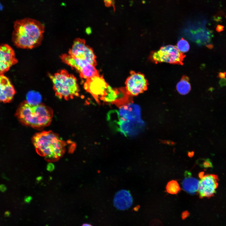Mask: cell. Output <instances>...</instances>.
I'll return each instance as SVG.
<instances>
[{
	"label": "cell",
	"instance_id": "1",
	"mask_svg": "<svg viewBox=\"0 0 226 226\" xmlns=\"http://www.w3.org/2000/svg\"><path fill=\"white\" fill-rule=\"evenodd\" d=\"M45 27L39 21L27 18L15 22L12 40L17 47L31 49L40 45L43 38Z\"/></svg>",
	"mask_w": 226,
	"mask_h": 226
},
{
	"label": "cell",
	"instance_id": "2",
	"mask_svg": "<svg viewBox=\"0 0 226 226\" xmlns=\"http://www.w3.org/2000/svg\"><path fill=\"white\" fill-rule=\"evenodd\" d=\"M32 142L37 153L48 161L57 160L65 151L66 143L51 131L35 134Z\"/></svg>",
	"mask_w": 226,
	"mask_h": 226
},
{
	"label": "cell",
	"instance_id": "3",
	"mask_svg": "<svg viewBox=\"0 0 226 226\" xmlns=\"http://www.w3.org/2000/svg\"><path fill=\"white\" fill-rule=\"evenodd\" d=\"M15 115L23 124L40 128L50 124L53 117V111L51 108L43 104L33 105L24 101L18 107Z\"/></svg>",
	"mask_w": 226,
	"mask_h": 226
},
{
	"label": "cell",
	"instance_id": "4",
	"mask_svg": "<svg viewBox=\"0 0 226 226\" xmlns=\"http://www.w3.org/2000/svg\"><path fill=\"white\" fill-rule=\"evenodd\" d=\"M115 112L118 130L126 136L136 135L141 121L138 106L130 102L120 107L118 111Z\"/></svg>",
	"mask_w": 226,
	"mask_h": 226
},
{
	"label": "cell",
	"instance_id": "5",
	"mask_svg": "<svg viewBox=\"0 0 226 226\" xmlns=\"http://www.w3.org/2000/svg\"><path fill=\"white\" fill-rule=\"evenodd\" d=\"M55 95L60 99L68 100L79 95V88L76 77L66 70L50 75Z\"/></svg>",
	"mask_w": 226,
	"mask_h": 226
},
{
	"label": "cell",
	"instance_id": "6",
	"mask_svg": "<svg viewBox=\"0 0 226 226\" xmlns=\"http://www.w3.org/2000/svg\"><path fill=\"white\" fill-rule=\"evenodd\" d=\"M185 56L186 55L180 52L176 46L168 45L161 47L158 51H152L149 58L155 64L165 62L183 65Z\"/></svg>",
	"mask_w": 226,
	"mask_h": 226
},
{
	"label": "cell",
	"instance_id": "7",
	"mask_svg": "<svg viewBox=\"0 0 226 226\" xmlns=\"http://www.w3.org/2000/svg\"><path fill=\"white\" fill-rule=\"evenodd\" d=\"M199 176L200 180L197 192L199 197L209 198L213 196L218 186V176L215 174H205L202 172L199 174Z\"/></svg>",
	"mask_w": 226,
	"mask_h": 226
},
{
	"label": "cell",
	"instance_id": "8",
	"mask_svg": "<svg viewBox=\"0 0 226 226\" xmlns=\"http://www.w3.org/2000/svg\"><path fill=\"white\" fill-rule=\"evenodd\" d=\"M68 54L76 58L86 61L95 65L96 58L92 49L86 44L83 39H76L73 41Z\"/></svg>",
	"mask_w": 226,
	"mask_h": 226
},
{
	"label": "cell",
	"instance_id": "9",
	"mask_svg": "<svg viewBox=\"0 0 226 226\" xmlns=\"http://www.w3.org/2000/svg\"><path fill=\"white\" fill-rule=\"evenodd\" d=\"M125 84L127 94L136 96L147 90L148 83L143 74L132 72L126 79Z\"/></svg>",
	"mask_w": 226,
	"mask_h": 226
},
{
	"label": "cell",
	"instance_id": "10",
	"mask_svg": "<svg viewBox=\"0 0 226 226\" xmlns=\"http://www.w3.org/2000/svg\"><path fill=\"white\" fill-rule=\"evenodd\" d=\"M108 85L103 77L97 75L86 80L84 84V88L99 102V100H101L105 95Z\"/></svg>",
	"mask_w": 226,
	"mask_h": 226
},
{
	"label": "cell",
	"instance_id": "11",
	"mask_svg": "<svg viewBox=\"0 0 226 226\" xmlns=\"http://www.w3.org/2000/svg\"><path fill=\"white\" fill-rule=\"evenodd\" d=\"M130 96L126 89H115L108 85L106 94L101 100L108 103L114 104L120 107L131 102Z\"/></svg>",
	"mask_w": 226,
	"mask_h": 226
},
{
	"label": "cell",
	"instance_id": "12",
	"mask_svg": "<svg viewBox=\"0 0 226 226\" xmlns=\"http://www.w3.org/2000/svg\"><path fill=\"white\" fill-rule=\"evenodd\" d=\"M18 62L14 51L10 46L6 44L0 45V75L8 71Z\"/></svg>",
	"mask_w": 226,
	"mask_h": 226
},
{
	"label": "cell",
	"instance_id": "13",
	"mask_svg": "<svg viewBox=\"0 0 226 226\" xmlns=\"http://www.w3.org/2000/svg\"><path fill=\"white\" fill-rule=\"evenodd\" d=\"M15 91L9 79L3 74L0 75V102H10Z\"/></svg>",
	"mask_w": 226,
	"mask_h": 226
},
{
	"label": "cell",
	"instance_id": "14",
	"mask_svg": "<svg viewBox=\"0 0 226 226\" xmlns=\"http://www.w3.org/2000/svg\"><path fill=\"white\" fill-rule=\"evenodd\" d=\"M114 205L117 209L124 210L129 208L133 203V199L130 192L121 190L116 194L113 200Z\"/></svg>",
	"mask_w": 226,
	"mask_h": 226
},
{
	"label": "cell",
	"instance_id": "15",
	"mask_svg": "<svg viewBox=\"0 0 226 226\" xmlns=\"http://www.w3.org/2000/svg\"><path fill=\"white\" fill-rule=\"evenodd\" d=\"M185 178L182 182L183 189L191 194H194L197 191L199 181L192 177L191 173L186 171L185 173Z\"/></svg>",
	"mask_w": 226,
	"mask_h": 226
},
{
	"label": "cell",
	"instance_id": "16",
	"mask_svg": "<svg viewBox=\"0 0 226 226\" xmlns=\"http://www.w3.org/2000/svg\"><path fill=\"white\" fill-rule=\"evenodd\" d=\"M191 89L189 78L186 76H183L176 85L177 90L180 94L185 95L189 92Z\"/></svg>",
	"mask_w": 226,
	"mask_h": 226
},
{
	"label": "cell",
	"instance_id": "17",
	"mask_svg": "<svg viewBox=\"0 0 226 226\" xmlns=\"http://www.w3.org/2000/svg\"><path fill=\"white\" fill-rule=\"evenodd\" d=\"M180 186L177 181L172 180L169 181L166 186V190L169 193L176 194L180 191Z\"/></svg>",
	"mask_w": 226,
	"mask_h": 226
},
{
	"label": "cell",
	"instance_id": "18",
	"mask_svg": "<svg viewBox=\"0 0 226 226\" xmlns=\"http://www.w3.org/2000/svg\"><path fill=\"white\" fill-rule=\"evenodd\" d=\"M41 98L38 93L30 91L27 95V101L31 104L36 105L40 104Z\"/></svg>",
	"mask_w": 226,
	"mask_h": 226
},
{
	"label": "cell",
	"instance_id": "19",
	"mask_svg": "<svg viewBox=\"0 0 226 226\" xmlns=\"http://www.w3.org/2000/svg\"><path fill=\"white\" fill-rule=\"evenodd\" d=\"M176 46L178 50L182 53L188 52L190 49L188 42L182 38L178 41Z\"/></svg>",
	"mask_w": 226,
	"mask_h": 226
},
{
	"label": "cell",
	"instance_id": "20",
	"mask_svg": "<svg viewBox=\"0 0 226 226\" xmlns=\"http://www.w3.org/2000/svg\"><path fill=\"white\" fill-rule=\"evenodd\" d=\"M190 215V213L187 210H186L183 211L182 213L181 214V218L182 220H184L188 217Z\"/></svg>",
	"mask_w": 226,
	"mask_h": 226
},
{
	"label": "cell",
	"instance_id": "21",
	"mask_svg": "<svg viewBox=\"0 0 226 226\" xmlns=\"http://www.w3.org/2000/svg\"><path fill=\"white\" fill-rule=\"evenodd\" d=\"M219 84L221 87H223L226 85V78H222L220 79L219 82Z\"/></svg>",
	"mask_w": 226,
	"mask_h": 226
},
{
	"label": "cell",
	"instance_id": "22",
	"mask_svg": "<svg viewBox=\"0 0 226 226\" xmlns=\"http://www.w3.org/2000/svg\"><path fill=\"white\" fill-rule=\"evenodd\" d=\"M226 76V72H220L218 73L217 77L222 78H225Z\"/></svg>",
	"mask_w": 226,
	"mask_h": 226
},
{
	"label": "cell",
	"instance_id": "23",
	"mask_svg": "<svg viewBox=\"0 0 226 226\" xmlns=\"http://www.w3.org/2000/svg\"><path fill=\"white\" fill-rule=\"evenodd\" d=\"M224 27L221 25H218L216 28V30L217 32L219 33L223 30Z\"/></svg>",
	"mask_w": 226,
	"mask_h": 226
},
{
	"label": "cell",
	"instance_id": "24",
	"mask_svg": "<svg viewBox=\"0 0 226 226\" xmlns=\"http://www.w3.org/2000/svg\"><path fill=\"white\" fill-rule=\"evenodd\" d=\"M6 190V186L3 185H0V191L2 192L5 191Z\"/></svg>",
	"mask_w": 226,
	"mask_h": 226
},
{
	"label": "cell",
	"instance_id": "25",
	"mask_svg": "<svg viewBox=\"0 0 226 226\" xmlns=\"http://www.w3.org/2000/svg\"><path fill=\"white\" fill-rule=\"evenodd\" d=\"M207 46L209 49H212L213 47V45L212 44H209Z\"/></svg>",
	"mask_w": 226,
	"mask_h": 226
},
{
	"label": "cell",
	"instance_id": "26",
	"mask_svg": "<svg viewBox=\"0 0 226 226\" xmlns=\"http://www.w3.org/2000/svg\"><path fill=\"white\" fill-rule=\"evenodd\" d=\"M82 226H93L91 224L88 223H84L83 224Z\"/></svg>",
	"mask_w": 226,
	"mask_h": 226
},
{
	"label": "cell",
	"instance_id": "27",
	"mask_svg": "<svg viewBox=\"0 0 226 226\" xmlns=\"http://www.w3.org/2000/svg\"><path fill=\"white\" fill-rule=\"evenodd\" d=\"M3 6L0 2V10H2L3 9Z\"/></svg>",
	"mask_w": 226,
	"mask_h": 226
}]
</instances>
